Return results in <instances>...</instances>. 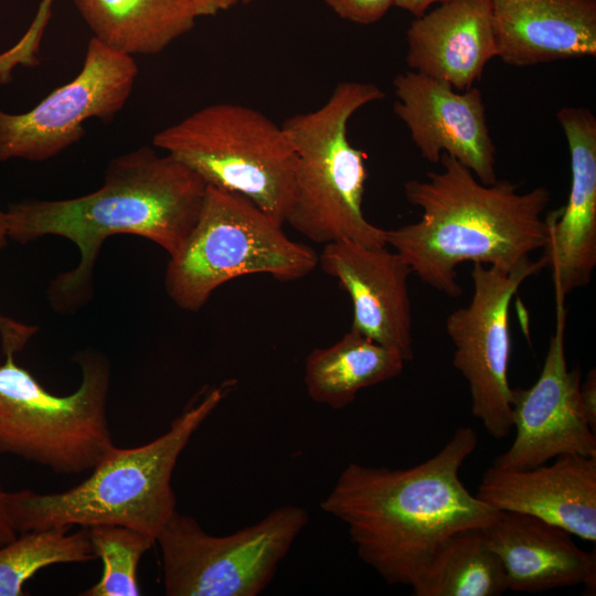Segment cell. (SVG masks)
Segmentation results:
<instances>
[{"label":"cell","mask_w":596,"mask_h":596,"mask_svg":"<svg viewBox=\"0 0 596 596\" xmlns=\"http://www.w3.org/2000/svg\"><path fill=\"white\" fill-rule=\"evenodd\" d=\"M0 364V453L58 473L97 466L116 446L108 427V361L98 353L78 360L82 379L71 394L55 395L15 362L19 348L2 344Z\"/></svg>","instance_id":"52a82bcc"},{"label":"cell","mask_w":596,"mask_h":596,"mask_svg":"<svg viewBox=\"0 0 596 596\" xmlns=\"http://www.w3.org/2000/svg\"><path fill=\"white\" fill-rule=\"evenodd\" d=\"M88 535L97 557L103 561L100 579L82 593L84 596H138V565L156 540L139 531L97 524L88 526Z\"/></svg>","instance_id":"cb8c5ba5"},{"label":"cell","mask_w":596,"mask_h":596,"mask_svg":"<svg viewBox=\"0 0 596 596\" xmlns=\"http://www.w3.org/2000/svg\"><path fill=\"white\" fill-rule=\"evenodd\" d=\"M482 530L501 561L508 589L538 593L583 584L595 590V551L579 549L567 531L510 511H500Z\"/></svg>","instance_id":"ac0fdd59"},{"label":"cell","mask_w":596,"mask_h":596,"mask_svg":"<svg viewBox=\"0 0 596 596\" xmlns=\"http://www.w3.org/2000/svg\"><path fill=\"white\" fill-rule=\"evenodd\" d=\"M406 62L411 71L466 91L497 57L489 0H445L409 24Z\"/></svg>","instance_id":"e0dca14e"},{"label":"cell","mask_w":596,"mask_h":596,"mask_svg":"<svg viewBox=\"0 0 596 596\" xmlns=\"http://www.w3.org/2000/svg\"><path fill=\"white\" fill-rule=\"evenodd\" d=\"M445 0H393V6L401 8L415 17H419L427 12L428 8L434 3H440Z\"/></svg>","instance_id":"f1b7e54d"},{"label":"cell","mask_w":596,"mask_h":596,"mask_svg":"<svg viewBox=\"0 0 596 596\" xmlns=\"http://www.w3.org/2000/svg\"><path fill=\"white\" fill-rule=\"evenodd\" d=\"M571 158L566 204L546 213L549 235L541 256L551 269L555 298L589 284L596 266V117L586 107L556 114Z\"/></svg>","instance_id":"9a60e30c"},{"label":"cell","mask_w":596,"mask_h":596,"mask_svg":"<svg viewBox=\"0 0 596 596\" xmlns=\"http://www.w3.org/2000/svg\"><path fill=\"white\" fill-rule=\"evenodd\" d=\"M393 87V110L408 128L424 159L439 163L440 156L447 153L480 182L492 184L498 180L496 146L479 88L457 91L411 70L397 74Z\"/></svg>","instance_id":"4fadbf2b"},{"label":"cell","mask_w":596,"mask_h":596,"mask_svg":"<svg viewBox=\"0 0 596 596\" xmlns=\"http://www.w3.org/2000/svg\"><path fill=\"white\" fill-rule=\"evenodd\" d=\"M235 384L227 380L209 390L152 441L135 448L115 447L88 478L64 492H12L17 531L108 524L156 540L177 511L171 479L180 455Z\"/></svg>","instance_id":"277c9868"},{"label":"cell","mask_w":596,"mask_h":596,"mask_svg":"<svg viewBox=\"0 0 596 596\" xmlns=\"http://www.w3.org/2000/svg\"><path fill=\"white\" fill-rule=\"evenodd\" d=\"M404 364L397 352L350 328L333 344L309 353L304 381L312 401L340 409L361 390L398 376Z\"/></svg>","instance_id":"44dd1931"},{"label":"cell","mask_w":596,"mask_h":596,"mask_svg":"<svg viewBox=\"0 0 596 596\" xmlns=\"http://www.w3.org/2000/svg\"><path fill=\"white\" fill-rule=\"evenodd\" d=\"M8 216L7 210H3L0 204V251L8 244Z\"/></svg>","instance_id":"f546056e"},{"label":"cell","mask_w":596,"mask_h":596,"mask_svg":"<svg viewBox=\"0 0 596 596\" xmlns=\"http://www.w3.org/2000/svg\"><path fill=\"white\" fill-rule=\"evenodd\" d=\"M318 265L350 296L351 329L412 361V269L402 256L386 246L339 241L324 245Z\"/></svg>","instance_id":"5bb4252c"},{"label":"cell","mask_w":596,"mask_h":596,"mask_svg":"<svg viewBox=\"0 0 596 596\" xmlns=\"http://www.w3.org/2000/svg\"><path fill=\"white\" fill-rule=\"evenodd\" d=\"M555 301L556 328L541 373L532 386L511 391L517 434L507 451L494 458L496 468L528 469L568 454L596 457L595 432L581 403V371L568 370L565 356V299Z\"/></svg>","instance_id":"7c38bea8"},{"label":"cell","mask_w":596,"mask_h":596,"mask_svg":"<svg viewBox=\"0 0 596 596\" xmlns=\"http://www.w3.org/2000/svg\"><path fill=\"white\" fill-rule=\"evenodd\" d=\"M341 19L358 24L381 20L393 7V0H323Z\"/></svg>","instance_id":"d4e9b609"},{"label":"cell","mask_w":596,"mask_h":596,"mask_svg":"<svg viewBox=\"0 0 596 596\" xmlns=\"http://www.w3.org/2000/svg\"><path fill=\"white\" fill-rule=\"evenodd\" d=\"M206 189V182L177 158L142 146L115 157L102 187L91 193L10 204L8 235L21 244L55 235L76 245L78 264L47 288L56 311L73 312L93 297L94 267L107 237L141 236L171 256L195 225Z\"/></svg>","instance_id":"7a4b0ae2"},{"label":"cell","mask_w":596,"mask_h":596,"mask_svg":"<svg viewBox=\"0 0 596 596\" xmlns=\"http://www.w3.org/2000/svg\"><path fill=\"white\" fill-rule=\"evenodd\" d=\"M93 38L125 55L160 53L192 30L188 0H73Z\"/></svg>","instance_id":"ffe728a7"},{"label":"cell","mask_w":596,"mask_h":596,"mask_svg":"<svg viewBox=\"0 0 596 596\" xmlns=\"http://www.w3.org/2000/svg\"><path fill=\"white\" fill-rule=\"evenodd\" d=\"M483 529V528H482ZM472 528L451 535L425 575L412 588L415 596H498L507 587L498 555L483 530Z\"/></svg>","instance_id":"7402d4cb"},{"label":"cell","mask_w":596,"mask_h":596,"mask_svg":"<svg viewBox=\"0 0 596 596\" xmlns=\"http://www.w3.org/2000/svg\"><path fill=\"white\" fill-rule=\"evenodd\" d=\"M581 403L590 428L596 432V372L590 370L579 389Z\"/></svg>","instance_id":"484cf974"},{"label":"cell","mask_w":596,"mask_h":596,"mask_svg":"<svg viewBox=\"0 0 596 596\" xmlns=\"http://www.w3.org/2000/svg\"><path fill=\"white\" fill-rule=\"evenodd\" d=\"M50 528L21 533L0 545V596L24 595L25 583L40 570L97 558L88 529Z\"/></svg>","instance_id":"603a6c76"},{"label":"cell","mask_w":596,"mask_h":596,"mask_svg":"<svg viewBox=\"0 0 596 596\" xmlns=\"http://www.w3.org/2000/svg\"><path fill=\"white\" fill-rule=\"evenodd\" d=\"M138 76L132 56L92 38L81 72L29 111L0 109V162L54 158L85 135L92 118L110 121L126 105Z\"/></svg>","instance_id":"8fae6325"},{"label":"cell","mask_w":596,"mask_h":596,"mask_svg":"<svg viewBox=\"0 0 596 596\" xmlns=\"http://www.w3.org/2000/svg\"><path fill=\"white\" fill-rule=\"evenodd\" d=\"M19 535L12 517V492L0 488V545Z\"/></svg>","instance_id":"4316f807"},{"label":"cell","mask_w":596,"mask_h":596,"mask_svg":"<svg viewBox=\"0 0 596 596\" xmlns=\"http://www.w3.org/2000/svg\"><path fill=\"white\" fill-rule=\"evenodd\" d=\"M497 57L523 67L596 55V0H489Z\"/></svg>","instance_id":"d6986e66"},{"label":"cell","mask_w":596,"mask_h":596,"mask_svg":"<svg viewBox=\"0 0 596 596\" xmlns=\"http://www.w3.org/2000/svg\"><path fill=\"white\" fill-rule=\"evenodd\" d=\"M318 262L313 248L290 240L283 224L251 200L207 185L195 225L170 256L164 288L179 308L195 312L234 278L267 274L294 281L313 272Z\"/></svg>","instance_id":"8992f818"},{"label":"cell","mask_w":596,"mask_h":596,"mask_svg":"<svg viewBox=\"0 0 596 596\" xmlns=\"http://www.w3.org/2000/svg\"><path fill=\"white\" fill-rule=\"evenodd\" d=\"M384 96L373 83L342 82L322 106L281 125L297 156L295 196L285 223L313 243L386 246L385 230L363 213L365 153L348 137L351 117Z\"/></svg>","instance_id":"5b68a950"},{"label":"cell","mask_w":596,"mask_h":596,"mask_svg":"<svg viewBox=\"0 0 596 596\" xmlns=\"http://www.w3.org/2000/svg\"><path fill=\"white\" fill-rule=\"evenodd\" d=\"M477 445L476 432L460 427L436 455L409 468L351 462L320 507L347 525L358 556L389 585L413 588L451 535L486 528L500 513L460 479Z\"/></svg>","instance_id":"6da1fadb"},{"label":"cell","mask_w":596,"mask_h":596,"mask_svg":"<svg viewBox=\"0 0 596 596\" xmlns=\"http://www.w3.org/2000/svg\"><path fill=\"white\" fill-rule=\"evenodd\" d=\"M443 169L425 180L404 183L406 200L418 207V221L385 230L394 248L422 281L450 297L462 292L458 265L471 262L511 269L543 249L549 235L545 210L550 191L536 187L480 182L454 157L443 153Z\"/></svg>","instance_id":"3957f363"},{"label":"cell","mask_w":596,"mask_h":596,"mask_svg":"<svg viewBox=\"0 0 596 596\" xmlns=\"http://www.w3.org/2000/svg\"><path fill=\"white\" fill-rule=\"evenodd\" d=\"M196 17L215 15L240 4H247L252 0H188Z\"/></svg>","instance_id":"83f0119b"},{"label":"cell","mask_w":596,"mask_h":596,"mask_svg":"<svg viewBox=\"0 0 596 596\" xmlns=\"http://www.w3.org/2000/svg\"><path fill=\"white\" fill-rule=\"evenodd\" d=\"M152 145L207 185L244 195L284 225L295 196L297 156L284 127L265 114L212 104L157 132Z\"/></svg>","instance_id":"ba28073f"},{"label":"cell","mask_w":596,"mask_h":596,"mask_svg":"<svg viewBox=\"0 0 596 596\" xmlns=\"http://www.w3.org/2000/svg\"><path fill=\"white\" fill-rule=\"evenodd\" d=\"M309 522L308 512L286 504L234 533L215 536L178 511L156 539L168 596H256Z\"/></svg>","instance_id":"9c48e42d"},{"label":"cell","mask_w":596,"mask_h":596,"mask_svg":"<svg viewBox=\"0 0 596 596\" xmlns=\"http://www.w3.org/2000/svg\"><path fill=\"white\" fill-rule=\"evenodd\" d=\"M544 268L542 257L511 269L473 264L471 299L446 320L455 347L453 364L468 384L472 415L494 438L507 437L513 427L508 381L510 305L522 283Z\"/></svg>","instance_id":"30bf717a"},{"label":"cell","mask_w":596,"mask_h":596,"mask_svg":"<svg viewBox=\"0 0 596 596\" xmlns=\"http://www.w3.org/2000/svg\"><path fill=\"white\" fill-rule=\"evenodd\" d=\"M476 496L498 511L529 514L596 541V457L561 455L528 469L491 466Z\"/></svg>","instance_id":"2e32d148"}]
</instances>
